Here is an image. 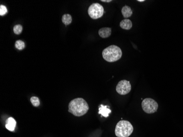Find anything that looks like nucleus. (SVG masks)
Masks as SVG:
<instances>
[{
	"label": "nucleus",
	"mask_w": 183,
	"mask_h": 137,
	"mask_svg": "<svg viewBox=\"0 0 183 137\" xmlns=\"http://www.w3.org/2000/svg\"><path fill=\"white\" fill-rule=\"evenodd\" d=\"M89 110L86 101L81 98L73 99L69 103V112L75 116H82L86 114Z\"/></svg>",
	"instance_id": "obj_1"
},
{
	"label": "nucleus",
	"mask_w": 183,
	"mask_h": 137,
	"mask_svg": "<svg viewBox=\"0 0 183 137\" xmlns=\"http://www.w3.org/2000/svg\"><path fill=\"white\" fill-rule=\"evenodd\" d=\"M102 56L106 61L110 63L115 62L119 61L122 57V50L118 46L111 45L103 50Z\"/></svg>",
	"instance_id": "obj_2"
},
{
	"label": "nucleus",
	"mask_w": 183,
	"mask_h": 137,
	"mask_svg": "<svg viewBox=\"0 0 183 137\" xmlns=\"http://www.w3.org/2000/svg\"><path fill=\"white\" fill-rule=\"evenodd\" d=\"M133 132V127L129 121L121 120L117 123L115 128V135L117 137H128Z\"/></svg>",
	"instance_id": "obj_3"
},
{
	"label": "nucleus",
	"mask_w": 183,
	"mask_h": 137,
	"mask_svg": "<svg viewBox=\"0 0 183 137\" xmlns=\"http://www.w3.org/2000/svg\"><path fill=\"white\" fill-rule=\"evenodd\" d=\"M104 13V8L98 3H94L89 6L88 13L89 17L93 19L101 18Z\"/></svg>",
	"instance_id": "obj_4"
},
{
	"label": "nucleus",
	"mask_w": 183,
	"mask_h": 137,
	"mask_svg": "<svg viewBox=\"0 0 183 137\" xmlns=\"http://www.w3.org/2000/svg\"><path fill=\"white\" fill-rule=\"evenodd\" d=\"M142 107L144 112L147 114H153L157 112L158 104L155 100L151 98H145L142 100Z\"/></svg>",
	"instance_id": "obj_5"
},
{
	"label": "nucleus",
	"mask_w": 183,
	"mask_h": 137,
	"mask_svg": "<svg viewBox=\"0 0 183 137\" xmlns=\"http://www.w3.org/2000/svg\"><path fill=\"white\" fill-rule=\"evenodd\" d=\"M116 91L120 95H126L131 91V85L130 81L127 80L120 81L116 86Z\"/></svg>",
	"instance_id": "obj_6"
},
{
	"label": "nucleus",
	"mask_w": 183,
	"mask_h": 137,
	"mask_svg": "<svg viewBox=\"0 0 183 137\" xmlns=\"http://www.w3.org/2000/svg\"><path fill=\"white\" fill-rule=\"evenodd\" d=\"M17 122L16 121L13 117H9L6 123V128L7 129L8 131L13 132L14 131L15 126H16Z\"/></svg>",
	"instance_id": "obj_7"
},
{
	"label": "nucleus",
	"mask_w": 183,
	"mask_h": 137,
	"mask_svg": "<svg viewBox=\"0 0 183 137\" xmlns=\"http://www.w3.org/2000/svg\"><path fill=\"white\" fill-rule=\"evenodd\" d=\"M111 112V110L109 108H108V106L107 105L104 106L103 104H101L99 106L98 114L101 115L107 118L109 116V115Z\"/></svg>",
	"instance_id": "obj_8"
},
{
	"label": "nucleus",
	"mask_w": 183,
	"mask_h": 137,
	"mask_svg": "<svg viewBox=\"0 0 183 137\" xmlns=\"http://www.w3.org/2000/svg\"><path fill=\"white\" fill-rule=\"evenodd\" d=\"M99 35L102 38L109 37L111 34V28H103L99 30Z\"/></svg>",
	"instance_id": "obj_9"
},
{
	"label": "nucleus",
	"mask_w": 183,
	"mask_h": 137,
	"mask_svg": "<svg viewBox=\"0 0 183 137\" xmlns=\"http://www.w3.org/2000/svg\"><path fill=\"white\" fill-rule=\"evenodd\" d=\"M120 27L125 30H130L132 27V23L130 19H126L122 20L120 24Z\"/></svg>",
	"instance_id": "obj_10"
},
{
	"label": "nucleus",
	"mask_w": 183,
	"mask_h": 137,
	"mask_svg": "<svg viewBox=\"0 0 183 137\" xmlns=\"http://www.w3.org/2000/svg\"><path fill=\"white\" fill-rule=\"evenodd\" d=\"M121 12H122L123 17L126 19L131 17L133 14L132 9L130 8V6H125L123 7L122 8Z\"/></svg>",
	"instance_id": "obj_11"
},
{
	"label": "nucleus",
	"mask_w": 183,
	"mask_h": 137,
	"mask_svg": "<svg viewBox=\"0 0 183 137\" xmlns=\"http://www.w3.org/2000/svg\"><path fill=\"white\" fill-rule=\"evenodd\" d=\"M72 17L71 15L69 14H64L62 17V22L65 25H68L71 24L72 22Z\"/></svg>",
	"instance_id": "obj_12"
},
{
	"label": "nucleus",
	"mask_w": 183,
	"mask_h": 137,
	"mask_svg": "<svg viewBox=\"0 0 183 137\" xmlns=\"http://www.w3.org/2000/svg\"><path fill=\"white\" fill-rule=\"evenodd\" d=\"M15 46L18 50H23L25 47V44L21 40H17L15 42Z\"/></svg>",
	"instance_id": "obj_13"
},
{
	"label": "nucleus",
	"mask_w": 183,
	"mask_h": 137,
	"mask_svg": "<svg viewBox=\"0 0 183 137\" xmlns=\"http://www.w3.org/2000/svg\"><path fill=\"white\" fill-rule=\"evenodd\" d=\"M31 103L33 105V106L37 107L40 105V102L38 97L36 96H32L30 98Z\"/></svg>",
	"instance_id": "obj_14"
},
{
	"label": "nucleus",
	"mask_w": 183,
	"mask_h": 137,
	"mask_svg": "<svg viewBox=\"0 0 183 137\" xmlns=\"http://www.w3.org/2000/svg\"><path fill=\"white\" fill-rule=\"evenodd\" d=\"M23 30V26L21 25V24H18L14 26L13 28V31L16 35H19L21 33Z\"/></svg>",
	"instance_id": "obj_15"
},
{
	"label": "nucleus",
	"mask_w": 183,
	"mask_h": 137,
	"mask_svg": "<svg viewBox=\"0 0 183 137\" xmlns=\"http://www.w3.org/2000/svg\"><path fill=\"white\" fill-rule=\"evenodd\" d=\"M8 10L7 8L5 6L1 5L0 6V15L1 16L5 15L7 13Z\"/></svg>",
	"instance_id": "obj_16"
},
{
	"label": "nucleus",
	"mask_w": 183,
	"mask_h": 137,
	"mask_svg": "<svg viewBox=\"0 0 183 137\" xmlns=\"http://www.w3.org/2000/svg\"><path fill=\"white\" fill-rule=\"evenodd\" d=\"M102 2H110L112 1L111 0H101Z\"/></svg>",
	"instance_id": "obj_17"
},
{
	"label": "nucleus",
	"mask_w": 183,
	"mask_h": 137,
	"mask_svg": "<svg viewBox=\"0 0 183 137\" xmlns=\"http://www.w3.org/2000/svg\"><path fill=\"white\" fill-rule=\"evenodd\" d=\"M138 2H144L145 0H138Z\"/></svg>",
	"instance_id": "obj_18"
}]
</instances>
